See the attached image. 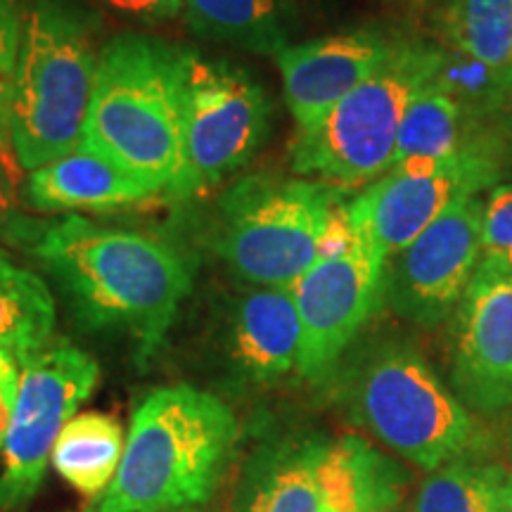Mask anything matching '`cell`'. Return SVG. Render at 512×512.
<instances>
[{
  "mask_svg": "<svg viewBox=\"0 0 512 512\" xmlns=\"http://www.w3.org/2000/svg\"><path fill=\"white\" fill-rule=\"evenodd\" d=\"M29 254L83 330L131 337L143 366L164 344L192 285L188 261L169 242L76 214L46 223Z\"/></svg>",
  "mask_w": 512,
  "mask_h": 512,
  "instance_id": "1",
  "label": "cell"
},
{
  "mask_svg": "<svg viewBox=\"0 0 512 512\" xmlns=\"http://www.w3.org/2000/svg\"><path fill=\"white\" fill-rule=\"evenodd\" d=\"M510 458H512V439H510Z\"/></svg>",
  "mask_w": 512,
  "mask_h": 512,
  "instance_id": "36",
  "label": "cell"
},
{
  "mask_svg": "<svg viewBox=\"0 0 512 512\" xmlns=\"http://www.w3.org/2000/svg\"><path fill=\"white\" fill-rule=\"evenodd\" d=\"M323 441H275L245 467L238 512H323L318 460Z\"/></svg>",
  "mask_w": 512,
  "mask_h": 512,
  "instance_id": "18",
  "label": "cell"
},
{
  "mask_svg": "<svg viewBox=\"0 0 512 512\" xmlns=\"http://www.w3.org/2000/svg\"><path fill=\"white\" fill-rule=\"evenodd\" d=\"M482 195L441 214L384 266V302L420 328H437L458 309L482 264Z\"/></svg>",
  "mask_w": 512,
  "mask_h": 512,
  "instance_id": "12",
  "label": "cell"
},
{
  "mask_svg": "<svg viewBox=\"0 0 512 512\" xmlns=\"http://www.w3.org/2000/svg\"><path fill=\"white\" fill-rule=\"evenodd\" d=\"M181 93L185 197L214 188L249 164L268 136L273 105L245 67L192 48H183Z\"/></svg>",
  "mask_w": 512,
  "mask_h": 512,
  "instance_id": "8",
  "label": "cell"
},
{
  "mask_svg": "<svg viewBox=\"0 0 512 512\" xmlns=\"http://www.w3.org/2000/svg\"><path fill=\"white\" fill-rule=\"evenodd\" d=\"M238 441L240 422L219 396L192 384L152 389L133 408L117 477L86 512L200 508L233 465Z\"/></svg>",
  "mask_w": 512,
  "mask_h": 512,
  "instance_id": "2",
  "label": "cell"
},
{
  "mask_svg": "<svg viewBox=\"0 0 512 512\" xmlns=\"http://www.w3.org/2000/svg\"><path fill=\"white\" fill-rule=\"evenodd\" d=\"M441 46L399 36L392 55L318 124L297 131L292 169L323 183L358 185L392 169L396 138L411 102L437 74Z\"/></svg>",
  "mask_w": 512,
  "mask_h": 512,
  "instance_id": "6",
  "label": "cell"
},
{
  "mask_svg": "<svg viewBox=\"0 0 512 512\" xmlns=\"http://www.w3.org/2000/svg\"><path fill=\"white\" fill-rule=\"evenodd\" d=\"M413 512H501L496 465L451 460L422 479Z\"/></svg>",
  "mask_w": 512,
  "mask_h": 512,
  "instance_id": "25",
  "label": "cell"
},
{
  "mask_svg": "<svg viewBox=\"0 0 512 512\" xmlns=\"http://www.w3.org/2000/svg\"><path fill=\"white\" fill-rule=\"evenodd\" d=\"M512 252V183L503 181L486 192L482 216V261Z\"/></svg>",
  "mask_w": 512,
  "mask_h": 512,
  "instance_id": "27",
  "label": "cell"
},
{
  "mask_svg": "<svg viewBox=\"0 0 512 512\" xmlns=\"http://www.w3.org/2000/svg\"><path fill=\"white\" fill-rule=\"evenodd\" d=\"M420 3H427V5H434V10L439 8L441 3H444V0H420Z\"/></svg>",
  "mask_w": 512,
  "mask_h": 512,
  "instance_id": "35",
  "label": "cell"
},
{
  "mask_svg": "<svg viewBox=\"0 0 512 512\" xmlns=\"http://www.w3.org/2000/svg\"><path fill=\"white\" fill-rule=\"evenodd\" d=\"M43 228H46V223L31 219L19 209L15 185H12L5 166L0 164V242L29 252L38 235L43 233Z\"/></svg>",
  "mask_w": 512,
  "mask_h": 512,
  "instance_id": "28",
  "label": "cell"
},
{
  "mask_svg": "<svg viewBox=\"0 0 512 512\" xmlns=\"http://www.w3.org/2000/svg\"><path fill=\"white\" fill-rule=\"evenodd\" d=\"M491 138H494V133L479 131V128L467 124L456 100L448 98L444 91L430 83L411 102L406 117L401 121L392 166L446 159L465 150V147L479 143V140Z\"/></svg>",
  "mask_w": 512,
  "mask_h": 512,
  "instance_id": "22",
  "label": "cell"
},
{
  "mask_svg": "<svg viewBox=\"0 0 512 512\" xmlns=\"http://www.w3.org/2000/svg\"><path fill=\"white\" fill-rule=\"evenodd\" d=\"M456 396L482 413L512 406V278L482 261L453 313Z\"/></svg>",
  "mask_w": 512,
  "mask_h": 512,
  "instance_id": "13",
  "label": "cell"
},
{
  "mask_svg": "<svg viewBox=\"0 0 512 512\" xmlns=\"http://www.w3.org/2000/svg\"><path fill=\"white\" fill-rule=\"evenodd\" d=\"M22 368L24 363L19 361L12 351L0 349V451H3L12 415H15L19 382H22Z\"/></svg>",
  "mask_w": 512,
  "mask_h": 512,
  "instance_id": "29",
  "label": "cell"
},
{
  "mask_svg": "<svg viewBox=\"0 0 512 512\" xmlns=\"http://www.w3.org/2000/svg\"><path fill=\"white\" fill-rule=\"evenodd\" d=\"M152 197H157L155 190L86 147L29 171L19 192L24 207L38 214L114 211Z\"/></svg>",
  "mask_w": 512,
  "mask_h": 512,
  "instance_id": "16",
  "label": "cell"
},
{
  "mask_svg": "<svg viewBox=\"0 0 512 512\" xmlns=\"http://www.w3.org/2000/svg\"><path fill=\"white\" fill-rule=\"evenodd\" d=\"M318 479L323 512H394L406 489L401 467L356 434L323 441Z\"/></svg>",
  "mask_w": 512,
  "mask_h": 512,
  "instance_id": "17",
  "label": "cell"
},
{
  "mask_svg": "<svg viewBox=\"0 0 512 512\" xmlns=\"http://www.w3.org/2000/svg\"><path fill=\"white\" fill-rule=\"evenodd\" d=\"M98 361L69 342L50 344L22 368L15 415L0 451V512L24 508L41 489L62 427L91 399Z\"/></svg>",
  "mask_w": 512,
  "mask_h": 512,
  "instance_id": "10",
  "label": "cell"
},
{
  "mask_svg": "<svg viewBox=\"0 0 512 512\" xmlns=\"http://www.w3.org/2000/svg\"><path fill=\"white\" fill-rule=\"evenodd\" d=\"M124 448V427L114 415L76 413L62 427L50 463L79 494L98 498L117 477Z\"/></svg>",
  "mask_w": 512,
  "mask_h": 512,
  "instance_id": "20",
  "label": "cell"
},
{
  "mask_svg": "<svg viewBox=\"0 0 512 512\" xmlns=\"http://www.w3.org/2000/svg\"><path fill=\"white\" fill-rule=\"evenodd\" d=\"M55 320V297L46 280L0 249V349L27 363L50 347Z\"/></svg>",
  "mask_w": 512,
  "mask_h": 512,
  "instance_id": "21",
  "label": "cell"
},
{
  "mask_svg": "<svg viewBox=\"0 0 512 512\" xmlns=\"http://www.w3.org/2000/svg\"><path fill=\"white\" fill-rule=\"evenodd\" d=\"M387 259L351 235L349 245L323 254L294 283L292 297L302 320L297 373L313 384L335 373L358 332L384 302Z\"/></svg>",
  "mask_w": 512,
  "mask_h": 512,
  "instance_id": "11",
  "label": "cell"
},
{
  "mask_svg": "<svg viewBox=\"0 0 512 512\" xmlns=\"http://www.w3.org/2000/svg\"><path fill=\"white\" fill-rule=\"evenodd\" d=\"M159 512H204L200 508H178V510H159Z\"/></svg>",
  "mask_w": 512,
  "mask_h": 512,
  "instance_id": "34",
  "label": "cell"
},
{
  "mask_svg": "<svg viewBox=\"0 0 512 512\" xmlns=\"http://www.w3.org/2000/svg\"><path fill=\"white\" fill-rule=\"evenodd\" d=\"M192 34L214 43L278 55L290 46V10L285 0H183Z\"/></svg>",
  "mask_w": 512,
  "mask_h": 512,
  "instance_id": "19",
  "label": "cell"
},
{
  "mask_svg": "<svg viewBox=\"0 0 512 512\" xmlns=\"http://www.w3.org/2000/svg\"><path fill=\"white\" fill-rule=\"evenodd\" d=\"M344 408L389 451L434 472L465 456L475 420L427 358L406 342H384L349 368Z\"/></svg>",
  "mask_w": 512,
  "mask_h": 512,
  "instance_id": "5",
  "label": "cell"
},
{
  "mask_svg": "<svg viewBox=\"0 0 512 512\" xmlns=\"http://www.w3.org/2000/svg\"><path fill=\"white\" fill-rule=\"evenodd\" d=\"M339 200L323 181L245 178L221 197L216 249L242 283L292 287L323 254Z\"/></svg>",
  "mask_w": 512,
  "mask_h": 512,
  "instance_id": "7",
  "label": "cell"
},
{
  "mask_svg": "<svg viewBox=\"0 0 512 512\" xmlns=\"http://www.w3.org/2000/svg\"><path fill=\"white\" fill-rule=\"evenodd\" d=\"M498 472V503L501 512H512V470L510 467L496 465Z\"/></svg>",
  "mask_w": 512,
  "mask_h": 512,
  "instance_id": "32",
  "label": "cell"
},
{
  "mask_svg": "<svg viewBox=\"0 0 512 512\" xmlns=\"http://www.w3.org/2000/svg\"><path fill=\"white\" fill-rule=\"evenodd\" d=\"M484 261H486V264H491V266L501 268L503 273H508L510 278H512V252L503 254V256H496V259H484Z\"/></svg>",
  "mask_w": 512,
  "mask_h": 512,
  "instance_id": "33",
  "label": "cell"
},
{
  "mask_svg": "<svg viewBox=\"0 0 512 512\" xmlns=\"http://www.w3.org/2000/svg\"><path fill=\"white\" fill-rule=\"evenodd\" d=\"M22 0H0V152L10 143V100L22 46Z\"/></svg>",
  "mask_w": 512,
  "mask_h": 512,
  "instance_id": "26",
  "label": "cell"
},
{
  "mask_svg": "<svg viewBox=\"0 0 512 512\" xmlns=\"http://www.w3.org/2000/svg\"><path fill=\"white\" fill-rule=\"evenodd\" d=\"M223 358L238 380L280 382L299 368L302 320L290 287H252L230 306L223 330Z\"/></svg>",
  "mask_w": 512,
  "mask_h": 512,
  "instance_id": "15",
  "label": "cell"
},
{
  "mask_svg": "<svg viewBox=\"0 0 512 512\" xmlns=\"http://www.w3.org/2000/svg\"><path fill=\"white\" fill-rule=\"evenodd\" d=\"M100 19L76 0L24 5L10 100V145L34 171L81 145L98 74Z\"/></svg>",
  "mask_w": 512,
  "mask_h": 512,
  "instance_id": "4",
  "label": "cell"
},
{
  "mask_svg": "<svg viewBox=\"0 0 512 512\" xmlns=\"http://www.w3.org/2000/svg\"><path fill=\"white\" fill-rule=\"evenodd\" d=\"M183 46L119 34L100 50L79 147L110 159L157 192L183 197Z\"/></svg>",
  "mask_w": 512,
  "mask_h": 512,
  "instance_id": "3",
  "label": "cell"
},
{
  "mask_svg": "<svg viewBox=\"0 0 512 512\" xmlns=\"http://www.w3.org/2000/svg\"><path fill=\"white\" fill-rule=\"evenodd\" d=\"M491 131H494L498 152H501L505 166H512V81H510L508 95H505L503 100L501 112H498V117L494 119V126H491Z\"/></svg>",
  "mask_w": 512,
  "mask_h": 512,
  "instance_id": "31",
  "label": "cell"
},
{
  "mask_svg": "<svg viewBox=\"0 0 512 512\" xmlns=\"http://www.w3.org/2000/svg\"><path fill=\"white\" fill-rule=\"evenodd\" d=\"M399 36L354 29L287 46L275 55L297 131L311 128L392 55Z\"/></svg>",
  "mask_w": 512,
  "mask_h": 512,
  "instance_id": "14",
  "label": "cell"
},
{
  "mask_svg": "<svg viewBox=\"0 0 512 512\" xmlns=\"http://www.w3.org/2000/svg\"><path fill=\"white\" fill-rule=\"evenodd\" d=\"M505 171L494 143L479 140L446 159L392 166L344 207V219L351 235L389 259L453 204L503 183Z\"/></svg>",
  "mask_w": 512,
  "mask_h": 512,
  "instance_id": "9",
  "label": "cell"
},
{
  "mask_svg": "<svg viewBox=\"0 0 512 512\" xmlns=\"http://www.w3.org/2000/svg\"><path fill=\"white\" fill-rule=\"evenodd\" d=\"M107 10L140 24H162L183 12V0H100Z\"/></svg>",
  "mask_w": 512,
  "mask_h": 512,
  "instance_id": "30",
  "label": "cell"
},
{
  "mask_svg": "<svg viewBox=\"0 0 512 512\" xmlns=\"http://www.w3.org/2000/svg\"><path fill=\"white\" fill-rule=\"evenodd\" d=\"M434 24L446 48L491 64L512 62V0H444Z\"/></svg>",
  "mask_w": 512,
  "mask_h": 512,
  "instance_id": "23",
  "label": "cell"
},
{
  "mask_svg": "<svg viewBox=\"0 0 512 512\" xmlns=\"http://www.w3.org/2000/svg\"><path fill=\"white\" fill-rule=\"evenodd\" d=\"M83 512H86V510H83Z\"/></svg>",
  "mask_w": 512,
  "mask_h": 512,
  "instance_id": "37",
  "label": "cell"
},
{
  "mask_svg": "<svg viewBox=\"0 0 512 512\" xmlns=\"http://www.w3.org/2000/svg\"><path fill=\"white\" fill-rule=\"evenodd\" d=\"M510 81L512 62L491 64L446 46H441L437 74L432 79L439 91L456 100L467 124L479 131H491L508 95Z\"/></svg>",
  "mask_w": 512,
  "mask_h": 512,
  "instance_id": "24",
  "label": "cell"
}]
</instances>
